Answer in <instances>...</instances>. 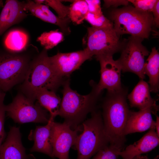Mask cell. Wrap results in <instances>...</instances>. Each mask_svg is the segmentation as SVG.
I'll return each mask as SVG.
<instances>
[{"label": "cell", "mask_w": 159, "mask_h": 159, "mask_svg": "<svg viewBox=\"0 0 159 159\" xmlns=\"http://www.w3.org/2000/svg\"><path fill=\"white\" fill-rule=\"evenodd\" d=\"M69 79L63 83V97L60 105L58 115L64 120L72 129L81 127L87 115L94 111L100 94L93 88L87 95H82L70 87Z\"/></svg>", "instance_id": "3"}, {"label": "cell", "mask_w": 159, "mask_h": 159, "mask_svg": "<svg viewBox=\"0 0 159 159\" xmlns=\"http://www.w3.org/2000/svg\"><path fill=\"white\" fill-rule=\"evenodd\" d=\"M88 12V5L85 0H74L69 7L68 17L71 21L80 24L85 20Z\"/></svg>", "instance_id": "23"}, {"label": "cell", "mask_w": 159, "mask_h": 159, "mask_svg": "<svg viewBox=\"0 0 159 159\" xmlns=\"http://www.w3.org/2000/svg\"><path fill=\"white\" fill-rule=\"evenodd\" d=\"M3 2L2 0H0V7L3 6Z\"/></svg>", "instance_id": "36"}, {"label": "cell", "mask_w": 159, "mask_h": 159, "mask_svg": "<svg viewBox=\"0 0 159 159\" xmlns=\"http://www.w3.org/2000/svg\"><path fill=\"white\" fill-rule=\"evenodd\" d=\"M91 58L84 49L70 52L58 53L49 57L53 69L57 74L63 78L69 77L85 61Z\"/></svg>", "instance_id": "12"}, {"label": "cell", "mask_w": 159, "mask_h": 159, "mask_svg": "<svg viewBox=\"0 0 159 159\" xmlns=\"http://www.w3.org/2000/svg\"><path fill=\"white\" fill-rule=\"evenodd\" d=\"M81 127L72 129L69 125L63 123L52 122L51 129V142L52 148L53 158L69 159L70 148L73 146L81 130Z\"/></svg>", "instance_id": "11"}, {"label": "cell", "mask_w": 159, "mask_h": 159, "mask_svg": "<svg viewBox=\"0 0 159 159\" xmlns=\"http://www.w3.org/2000/svg\"><path fill=\"white\" fill-rule=\"evenodd\" d=\"M91 117L82 123V132L77 135L74 148L77 159H90L98 151L110 144L105 134L101 113L94 111Z\"/></svg>", "instance_id": "5"}, {"label": "cell", "mask_w": 159, "mask_h": 159, "mask_svg": "<svg viewBox=\"0 0 159 159\" xmlns=\"http://www.w3.org/2000/svg\"><path fill=\"white\" fill-rule=\"evenodd\" d=\"M134 159H150L148 157L145 155H141L135 158ZM153 159H159L158 156H157Z\"/></svg>", "instance_id": "34"}, {"label": "cell", "mask_w": 159, "mask_h": 159, "mask_svg": "<svg viewBox=\"0 0 159 159\" xmlns=\"http://www.w3.org/2000/svg\"><path fill=\"white\" fill-rule=\"evenodd\" d=\"M54 120L49 118L46 125L37 126L35 129L31 130L28 138L29 140L34 141V144L30 149V152L43 153L53 158L51 135Z\"/></svg>", "instance_id": "17"}, {"label": "cell", "mask_w": 159, "mask_h": 159, "mask_svg": "<svg viewBox=\"0 0 159 159\" xmlns=\"http://www.w3.org/2000/svg\"><path fill=\"white\" fill-rule=\"evenodd\" d=\"M95 57L100 66V80L94 86L97 92L100 94L105 89L108 92L121 90L123 88L120 78L122 67L118 61L114 60L111 55H100Z\"/></svg>", "instance_id": "10"}, {"label": "cell", "mask_w": 159, "mask_h": 159, "mask_svg": "<svg viewBox=\"0 0 159 159\" xmlns=\"http://www.w3.org/2000/svg\"><path fill=\"white\" fill-rule=\"evenodd\" d=\"M5 93L3 91L0 90V100L3 96H5Z\"/></svg>", "instance_id": "35"}, {"label": "cell", "mask_w": 159, "mask_h": 159, "mask_svg": "<svg viewBox=\"0 0 159 159\" xmlns=\"http://www.w3.org/2000/svg\"><path fill=\"white\" fill-rule=\"evenodd\" d=\"M144 39L130 36L123 42L120 58L117 60L123 72L135 74L140 79L145 77L144 72L145 58L149 52L142 44Z\"/></svg>", "instance_id": "9"}, {"label": "cell", "mask_w": 159, "mask_h": 159, "mask_svg": "<svg viewBox=\"0 0 159 159\" xmlns=\"http://www.w3.org/2000/svg\"><path fill=\"white\" fill-rule=\"evenodd\" d=\"M35 100L42 108L49 112V118L54 119L58 115L61 99L55 92L41 89L37 92Z\"/></svg>", "instance_id": "22"}, {"label": "cell", "mask_w": 159, "mask_h": 159, "mask_svg": "<svg viewBox=\"0 0 159 159\" xmlns=\"http://www.w3.org/2000/svg\"><path fill=\"white\" fill-rule=\"evenodd\" d=\"M121 150L109 144L98 151L92 159H117Z\"/></svg>", "instance_id": "26"}, {"label": "cell", "mask_w": 159, "mask_h": 159, "mask_svg": "<svg viewBox=\"0 0 159 159\" xmlns=\"http://www.w3.org/2000/svg\"><path fill=\"white\" fill-rule=\"evenodd\" d=\"M107 92L102 106L105 132L110 144L122 150L126 141L125 131L131 111L127 103V91L122 88Z\"/></svg>", "instance_id": "1"}, {"label": "cell", "mask_w": 159, "mask_h": 159, "mask_svg": "<svg viewBox=\"0 0 159 159\" xmlns=\"http://www.w3.org/2000/svg\"><path fill=\"white\" fill-rule=\"evenodd\" d=\"M93 26L96 28L107 27L113 25L112 23L103 15L95 14L88 12L85 19Z\"/></svg>", "instance_id": "27"}, {"label": "cell", "mask_w": 159, "mask_h": 159, "mask_svg": "<svg viewBox=\"0 0 159 159\" xmlns=\"http://www.w3.org/2000/svg\"><path fill=\"white\" fill-rule=\"evenodd\" d=\"M87 4L88 11L95 14H102L100 0H86Z\"/></svg>", "instance_id": "30"}, {"label": "cell", "mask_w": 159, "mask_h": 159, "mask_svg": "<svg viewBox=\"0 0 159 159\" xmlns=\"http://www.w3.org/2000/svg\"><path fill=\"white\" fill-rule=\"evenodd\" d=\"M37 3L43 4L50 6L57 13L58 16L62 19L68 17L69 6H65L59 0H35Z\"/></svg>", "instance_id": "25"}, {"label": "cell", "mask_w": 159, "mask_h": 159, "mask_svg": "<svg viewBox=\"0 0 159 159\" xmlns=\"http://www.w3.org/2000/svg\"><path fill=\"white\" fill-rule=\"evenodd\" d=\"M157 0H129L136 9L144 12H151Z\"/></svg>", "instance_id": "28"}, {"label": "cell", "mask_w": 159, "mask_h": 159, "mask_svg": "<svg viewBox=\"0 0 159 159\" xmlns=\"http://www.w3.org/2000/svg\"><path fill=\"white\" fill-rule=\"evenodd\" d=\"M154 25L157 28L159 27V1L157 0L152 11Z\"/></svg>", "instance_id": "32"}, {"label": "cell", "mask_w": 159, "mask_h": 159, "mask_svg": "<svg viewBox=\"0 0 159 159\" xmlns=\"http://www.w3.org/2000/svg\"><path fill=\"white\" fill-rule=\"evenodd\" d=\"M86 47L84 49L91 58L93 56L113 55L121 50L123 42L115 31L113 25L103 28H87Z\"/></svg>", "instance_id": "7"}, {"label": "cell", "mask_w": 159, "mask_h": 159, "mask_svg": "<svg viewBox=\"0 0 159 159\" xmlns=\"http://www.w3.org/2000/svg\"><path fill=\"white\" fill-rule=\"evenodd\" d=\"M29 42V37L26 32L21 29H14L6 35L4 44L7 51L18 53L25 50Z\"/></svg>", "instance_id": "21"}, {"label": "cell", "mask_w": 159, "mask_h": 159, "mask_svg": "<svg viewBox=\"0 0 159 159\" xmlns=\"http://www.w3.org/2000/svg\"><path fill=\"white\" fill-rule=\"evenodd\" d=\"M144 72L149 77L150 91L158 92L159 89V53L155 47L152 48L145 63Z\"/></svg>", "instance_id": "20"}, {"label": "cell", "mask_w": 159, "mask_h": 159, "mask_svg": "<svg viewBox=\"0 0 159 159\" xmlns=\"http://www.w3.org/2000/svg\"><path fill=\"white\" fill-rule=\"evenodd\" d=\"M64 81L53 69L47 50L44 49L32 59L21 89L23 94L34 102L39 90L44 88L55 92Z\"/></svg>", "instance_id": "2"}, {"label": "cell", "mask_w": 159, "mask_h": 159, "mask_svg": "<svg viewBox=\"0 0 159 159\" xmlns=\"http://www.w3.org/2000/svg\"><path fill=\"white\" fill-rule=\"evenodd\" d=\"M155 123V128L156 132L158 136H159V117L156 115V120Z\"/></svg>", "instance_id": "33"}, {"label": "cell", "mask_w": 159, "mask_h": 159, "mask_svg": "<svg viewBox=\"0 0 159 159\" xmlns=\"http://www.w3.org/2000/svg\"><path fill=\"white\" fill-rule=\"evenodd\" d=\"M109 16L115 31L119 36L129 34L148 39L154 25L151 12L141 11L131 6L114 9Z\"/></svg>", "instance_id": "4"}, {"label": "cell", "mask_w": 159, "mask_h": 159, "mask_svg": "<svg viewBox=\"0 0 159 159\" xmlns=\"http://www.w3.org/2000/svg\"><path fill=\"white\" fill-rule=\"evenodd\" d=\"M104 6L106 8L112 6L116 7L121 5L127 6L129 2L128 0H104Z\"/></svg>", "instance_id": "31"}, {"label": "cell", "mask_w": 159, "mask_h": 159, "mask_svg": "<svg viewBox=\"0 0 159 159\" xmlns=\"http://www.w3.org/2000/svg\"><path fill=\"white\" fill-rule=\"evenodd\" d=\"M0 159H35L32 154H27L21 141L19 127H10L6 139L0 147Z\"/></svg>", "instance_id": "13"}, {"label": "cell", "mask_w": 159, "mask_h": 159, "mask_svg": "<svg viewBox=\"0 0 159 159\" xmlns=\"http://www.w3.org/2000/svg\"><path fill=\"white\" fill-rule=\"evenodd\" d=\"M150 92L148 84L143 80H140L127 97L130 106L139 110L151 107L155 115L158 106L155 100L151 97Z\"/></svg>", "instance_id": "19"}, {"label": "cell", "mask_w": 159, "mask_h": 159, "mask_svg": "<svg viewBox=\"0 0 159 159\" xmlns=\"http://www.w3.org/2000/svg\"><path fill=\"white\" fill-rule=\"evenodd\" d=\"M5 108L7 116L19 123H47L49 119L47 111L21 93L18 94L11 103L5 105Z\"/></svg>", "instance_id": "8"}, {"label": "cell", "mask_w": 159, "mask_h": 159, "mask_svg": "<svg viewBox=\"0 0 159 159\" xmlns=\"http://www.w3.org/2000/svg\"><path fill=\"white\" fill-rule=\"evenodd\" d=\"M152 113L154 114L151 107L139 110L138 112L131 111L125 128V135L142 132L155 128V121L153 119Z\"/></svg>", "instance_id": "18"}, {"label": "cell", "mask_w": 159, "mask_h": 159, "mask_svg": "<svg viewBox=\"0 0 159 159\" xmlns=\"http://www.w3.org/2000/svg\"><path fill=\"white\" fill-rule=\"evenodd\" d=\"M64 34L59 30H52L43 32L37 37V41L46 50L52 49L64 39Z\"/></svg>", "instance_id": "24"}, {"label": "cell", "mask_w": 159, "mask_h": 159, "mask_svg": "<svg viewBox=\"0 0 159 159\" xmlns=\"http://www.w3.org/2000/svg\"><path fill=\"white\" fill-rule=\"evenodd\" d=\"M24 10L29 11L33 15L47 22L58 26L64 34L68 35L71 32L69 26L71 21L67 18L62 19L55 15L47 5L29 0L24 2Z\"/></svg>", "instance_id": "14"}, {"label": "cell", "mask_w": 159, "mask_h": 159, "mask_svg": "<svg viewBox=\"0 0 159 159\" xmlns=\"http://www.w3.org/2000/svg\"><path fill=\"white\" fill-rule=\"evenodd\" d=\"M32 59L27 53L0 51V90L8 91L23 82Z\"/></svg>", "instance_id": "6"}, {"label": "cell", "mask_w": 159, "mask_h": 159, "mask_svg": "<svg viewBox=\"0 0 159 159\" xmlns=\"http://www.w3.org/2000/svg\"><path fill=\"white\" fill-rule=\"evenodd\" d=\"M4 97H2L0 100V147L6 135L4 127L6 112L5 105L4 104Z\"/></svg>", "instance_id": "29"}, {"label": "cell", "mask_w": 159, "mask_h": 159, "mask_svg": "<svg viewBox=\"0 0 159 159\" xmlns=\"http://www.w3.org/2000/svg\"><path fill=\"white\" fill-rule=\"evenodd\" d=\"M159 143V136L155 128H152L138 140L121 151L119 155L123 159H134L151 151L157 147Z\"/></svg>", "instance_id": "15"}, {"label": "cell", "mask_w": 159, "mask_h": 159, "mask_svg": "<svg viewBox=\"0 0 159 159\" xmlns=\"http://www.w3.org/2000/svg\"><path fill=\"white\" fill-rule=\"evenodd\" d=\"M24 2L6 0L0 14V36L12 26L19 23L27 16Z\"/></svg>", "instance_id": "16"}]
</instances>
